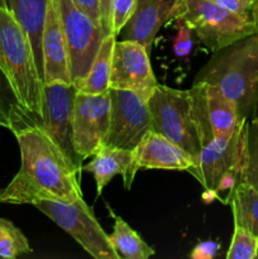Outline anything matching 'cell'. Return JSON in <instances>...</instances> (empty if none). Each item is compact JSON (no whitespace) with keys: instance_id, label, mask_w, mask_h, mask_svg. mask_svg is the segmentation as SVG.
Masks as SVG:
<instances>
[{"instance_id":"603a6c76","label":"cell","mask_w":258,"mask_h":259,"mask_svg":"<svg viewBox=\"0 0 258 259\" xmlns=\"http://www.w3.org/2000/svg\"><path fill=\"white\" fill-rule=\"evenodd\" d=\"M32 252L27 237L10 220L0 218V258L15 259Z\"/></svg>"},{"instance_id":"d6a6232c","label":"cell","mask_w":258,"mask_h":259,"mask_svg":"<svg viewBox=\"0 0 258 259\" xmlns=\"http://www.w3.org/2000/svg\"><path fill=\"white\" fill-rule=\"evenodd\" d=\"M2 192H3V190H0V204H2Z\"/></svg>"},{"instance_id":"7402d4cb","label":"cell","mask_w":258,"mask_h":259,"mask_svg":"<svg viewBox=\"0 0 258 259\" xmlns=\"http://www.w3.org/2000/svg\"><path fill=\"white\" fill-rule=\"evenodd\" d=\"M25 109L20 105L9 78L0 67V126L13 132L19 125Z\"/></svg>"},{"instance_id":"ba28073f","label":"cell","mask_w":258,"mask_h":259,"mask_svg":"<svg viewBox=\"0 0 258 259\" xmlns=\"http://www.w3.org/2000/svg\"><path fill=\"white\" fill-rule=\"evenodd\" d=\"M33 206L65 230L93 258L120 259L109 240V235L104 232L91 207L83 199H78L72 204L43 200L35 202Z\"/></svg>"},{"instance_id":"7a4b0ae2","label":"cell","mask_w":258,"mask_h":259,"mask_svg":"<svg viewBox=\"0 0 258 259\" xmlns=\"http://www.w3.org/2000/svg\"><path fill=\"white\" fill-rule=\"evenodd\" d=\"M215 85L237 106L240 119L257 116L258 34L248 35L214 52L194 82Z\"/></svg>"},{"instance_id":"4fadbf2b","label":"cell","mask_w":258,"mask_h":259,"mask_svg":"<svg viewBox=\"0 0 258 259\" xmlns=\"http://www.w3.org/2000/svg\"><path fill=\"white\" fill-rule=\"evenodd\" d=\"M110 93L76 94L73 105V148L81 159L93 157L103 143L110 121Z\"/></svg>"},{"instance_id":"9a60e30c","label":"cell","mask_w":258,"mask_h":259,"mask_svg":"<svg viewBox=\"0 0 258 259\" xmlns=\"http://www.w3.org/2000/svg\"><path fill=\"white\" fill-rule=\"evenodd\" d=\"M185 0H137L136 8L118 37L121 40H134L151 55L154 38L162 27L182 17Z\"/></svg>"},{"instance_id":"484cf974","label":"cell","mask_w":258,"mask_h":259,"mask_svg":"<svg viewBox=\"0 0 258 259\" xmlns=\"http://www.w3.org/2000/svg\"><path fill=\"white\" fill-rule=\"evenodd\" d=\"M177 34L174 40V52L176 57L185 58L190 55L192 50V34L194 30L191 29L186 20L182 17L177 18Z\"/></svg>"},{"instance_id":"e0dca14e","label":"cell","mask_w":258,"mask_h":259,"mask_svg":"<svg viewBox=\"0 0 258 259\" xmlns=\"http://www.w3.org/2000/svg\"><path fill=\"white\" fill-rule=\"evenodd\" d=\"M20 27L28 35L34 53L38 73L45 83L42 55V35L50 0H3Z\"/></svg>"},{"instance_id":"4316f807","label":"cell","mask_w":258,"mask_h":259,"mask_svg":"<svg viewBox=\"0 0 258 259\" xmlns=\"http://www.w3.org/2000/svg\"><path fill=\"white\" fill-rule=\"evenodd\" d=\"M137 0H113V34L118 37L121 28L131 18Z\"/></svg>"},{"instance_id":"ffe728a7","label":"cell","mask_w":258,"mask_h":259,"mask_svg":"<svg viewBox=\"0 0 258 259\" xmlns=\"http://www.w3.org/2000/svg\"><path fill=\"white\" fill-rule=\"evenodd\" d=\"M109 240L120 259H148L154 255L153 248L149 247L128 223L116 215H114L113 233L109 235Z\"/></svg>"},{"instance_id":"277c9868","label":"cell","mask_w":258,"mask_h":259,"mask_svg":"<svg viewBox=\"0 0 258 259\" xmlns=\"http://www.w3.org/2000/svg\"><path fill=\"white\" fill-rule=\"evenodd\" d=\"M152 120V131L162 134L184 151L197 157L201 151L196 125L192 119L189 90H179L157 85L147 100Z\"/></svg>"},{"instance_id":"f1b7e54d","label":"cell","mask_w":258,"mask_h":259,"mask_svg":"<svg viewBox=\"0 0 258 259\" xmlns=\"http://www.w3.org/2000/svg\"><path fill=\"white\" fill-rule=\"evenodd\" d=\"M220 249V244L212 240L201 242L194 247V249L190 253L191 259H212L218 254Z\"/></svg>"},{"instance_id":"30bf717a","label":"cell","mask_w":258,"mask_h":259,"mask_svg":"<svg viewBox=\"0 0 258 259\" xmlns=\"http://www.w3.org/2000/svg\"><path fill=\"white\" fill-rule=\"evenodd\" d=\"M189 95L201 148L215 138L234 132L243 120L235 104L215 85L202 81L194 82L189 89Z\"/></svg>"},{"instance_id":"44dd1931","label":"cell","mask_w":258,"mask_h":259,"mask_svg":"<svg viewBox=\"0 0 258 259\" xmlns=\"http://www.w3.org/2000/svg\"><path fill=\"white\" fill-rule=\"evenodd\" d=\"M234 224L242 225L258 238V191L245 182L235 187L230 200Z\"/></svg>"},{"instance_id":"cb8c5ba5","label":"cell","mask_w":258,"mask_h":259,"mask_svg":"<svg viewBox=\"0 0 258 259\" xmlns=\"http://www.w3.org/2000/svg\"><path fill=\"white\" fill-rule=\"evenodd\" d=\"M227 259H255L258 257V238L242 225L234 224Z\"/></svg>"},{"instance_id":"7c38bea8","label":"cell","mask_w":258,"mask_h":259,"mask_svg":"<svg viewBox=\"0 0 258 259\" xmlns=\"http://www.w3.org/2000/svg\"><path fill=\"white\" fill-rule=\"evenodd\" d=\"M149 56L141 43L134 40H115L109 89L132 91L147 103L158 85Z\"/></svg>"},{"instance_id":"f546056e","label":"cell","mask_w":258,"mask_h":259,"mask_svg":"<svg viewBox=\"0 0 258 259\" xmlns=\"http://www.w3.org/2000/svg\"><path fill=\"white\" fill-rule=\"evenodd\" d=\"M101 28L106 35L113 34V0H99Z\"/></svg>"},{"instance_id":"6da1fadb","label":"cell","mask_w":258,"mask_h":259,"mask_svg":"<svg viewBox=\"0 0 258 259\" xmlns=\"http://www.w3.org/2000/svg\"><path fill=\"white\" fill-rule=\"evenodd\" d=\"M13 134L19 144L22 164L3 189L2 202L34 205L47 200L72 204L82 199L80 174L45 129L30 124Z\"/></svg>"},{"instance_id":"5bb4252c","label":"cell","mask_w":258,"mask_h":259,"mask_svg":"<svg viewBox=\"0 0 258 259\" xmlns=\"http://www.w3.org/2000/svg\"><path fill=\"white\" fill-rule=\"evenodd\" d=\"M194 164L195 162L191 154L168 138L151 129L144 134L138 146L133 149V158L124 187L131 190L134 177L141 168L187 172Z\"/></svg>"},{"instance_id":"3957f363","label":"cell","mask_w":258,"mask_h":259,"mask_svg":"<svg viewBox=\"0 0 258 259\" xmlns=\"http://www.w3.org/2000/svg\"><path fill=\"white\" fill-rule=\"evenodd\" d=\"M0 67L9 78L20 105L40 118L45 83L38 73L32 45L14 15L3 4H0Z\"/></svg>"},{"instance_id":"1f68e13d","label":"cell","mask_w":258,"mask_h":259,"mask_svg":"<svg viewBox=\"0 0 258 259\" xmlns=\"http://www.w3.org/2000/svg\"><path fill=\"white\" fill-rule=\"evenodd\" d=\"M252 18H253V22H254L255 29H257V34H258V0H253Z\"/></svg>"},{"instance_id":"8fae6325","label":"cell","mask_w":258,"mask_h":259,"mask_svg":"<svg viewBox=\"0 0 258 259\" xmlns=\"http://www.w3.org/2000/svg\"><path fill=\"white\" fill-rule=\"evenodd\" d=\"M110 121L103 143L105 146L133 151L144 134L152 129L147 103L128 90L109 89Z\"/></svg>"},{"instance_id":"52a82bcc","label":"cell","mask_w":258,"mask_h":259,"mask_svg":"<svg viewBox=\"0 0 258 259\" xmlns=\"http://www.w3.org/2000/svg\"><path fill=\"white\" fill-rule=\"evenodd\" d=\"M77 90L73 83H46L43 89V114L40 118L30 111L23 113L17 129L30 124H37L47 132L48 136L62 149L76 171L82 172V159L73 148V105ZM15 129V131H17ZM14 131V132H15Z\"/></svg>"},{"instance_id":"d6986e66","label":"cell","mask_w":258,"mask_h":259,"mask_svg":"<svg viewBox=\"0 0 258 259\" xmlns=\"http://www.w3.org/2000/svg\"><path fill=\"white\" fill-rule=\"evenodd\" d=\"M115 40L116 35L114 34H109L104 38L88 75L72 82L78 93L96 95V94H103L109 90L111 58H113V48Z\"/></svg>"},{"instance_id":"9c48e42d","label":"cell","mask_w":258,"mask_h":259,"mask_svg":"<svg viewBox=\"0 0 258 259\" xmlns=\"http://www.w3.org/2000/svg\"><path fill=\"white\" fill-rule=\"evenodd\" d=\"M53 2L62 22L73 82L88 75L106 34L103 28L96 25L93 19L73 3V0Z\"/></svg>"},{"instance_id":"8992f818","label":"cell","mask_w":258,"mask_h":259,"mask_svg":"<svg viewBox=\"0 0 258 259\" xmlns=\"http://www.w3.org/2000/svg\"><path fill=\"white\" fill-rule=\"evenodd\" d=\"M182 18L212 53L257 33L252 17L235 14L209 0H185Z\"/></svg>"},{"instance_id":"836d02e7","label":"cell","mask_w":258,"mask_h":259,"mask_svg":"<svg viewBox=\"0 0 258 259\" xmlns=\"http://www.w3.org/2000/svg\"><path fill=\"white\" fill-rule=\"evenodd\" d=\"M0 4H3V5H4V3H3V0H0Z\"/></svg>"},{"instance_id":"2e32d148","label":"cell","mask_w":258,"mask_h":259,"mask_svg":"<svg viewBox=\"0 0 258 259\" xmlns=\"http://www.w3.org/2000/svg\"><path fill=\"white\" fill-rule=\"evenodd\" d=\"M43 73L46 83H72L67 42L62 22L53 0L48 3L42 35Z\"/></svg>"},{"instance_id":"d4e9b609","label":"cell","mask_w":258,"mask_h":259,"mask_svg":"<svg viewBox=\"0 0 258 259\" xmlns=\"http://www.w3.org/2000/svg\"><path fill=\"white\" fill-rule=\"evenodd\" d=\"M243 182L258 191V118L248 121L247 128V162Z\"/></svg>"},{"instance_id":"83f0119b","label":"cell","mask_w":258,"mask_h":259,"mask_svg":"<svg viewBox=\"0 0 258 259\" xmlns=\"http://www.w3.org/2000/svg\"><path fill=\"white\" fill-rule=\"evenodd\" d=\"M229 12L235 13L239 15H247L252 17L253 0H209Z\"/></svg>"},{"instance_id":"4dcf8cb0","label":"cell","mask_w":258,"mask_h":259,"mask_svg":"<svg viewBox=\"0 0 258 259\" xmlns=\"http://www.w3.org/2000/svg\"><path fill=\"white\" fill-rule=\"evenodd\" d=\"M76 5L93 19L96 25L101 27L100 12H99V0H73Z\"/></svg>"},{"instance_id":"5b68a950","label":"cell","mask_w":258,"mask_h":259,"mask_svg":"<svg viewBox=\"0 0 258 259\" xmlns=\"http://www.w3.org/2000/svg\"><path fill=\"white\" fill-rule=\"evenodd\" d=\"M248 121L243 119L234 132L215 138L202 147L195 158V164L187 171L204 187L205 194H209L211 200L225 175H235L243 182L247 162Z\"/></svg>"},{"instance_id":"ac0fdd59","label":"cell","mask_w":258,"mask_h":259,"mask_svg":"<svg viewBox=\"0 0 258 259\" xmlns=\"http://www.w3.org/2000/svg\"><path fill=\"white\" fill-rule=\"evenodd\" d=\"M132 158H133V151L105 146V144L99 146L98 151L93 154L90 163L82 166V171L93 174L98 196H100L106 185L116 175L123 176V182L126 181Z\"/></svg>"}]
</instances>
